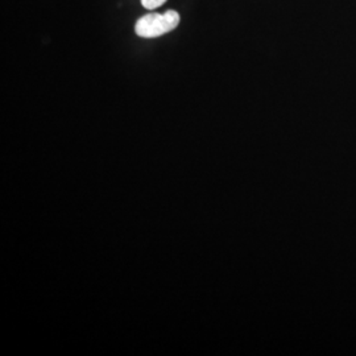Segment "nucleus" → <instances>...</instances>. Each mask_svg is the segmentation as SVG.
<instances>
[{
  "instance_id": "obj_1",
  "label": "nucleus",
  "mask_w": 356,
  "mask_h": 356,
  "mask_svg": "<svg viewBox=\"0 0 356 356\" xmlns=\"http://www.w3.org/2000/svg\"><path fill=\"white\" fill-rule=\"evenodd\" d=\"M178 24L179 15L177 11L169 10L165 13H148L138 20L135 26V32L140 38H159L173 31Z\"/></svg>"
},
{
  "instance_id": "obj_2",
  "label": "nucleus",
  "mask_w": 356,
  "mask_h": 356,
  "mask_svg": "<svg viewBox=\"0 0 356 356\" xmlns=\"http://www.w3.org/2000/svg\"><path fill=\"white\" fill-rule=\"evenodd\" d=\"M166 0H141V4L147 8V10H154L159 8L160 6H163Z\"/></svg>"
}]
</instances>
